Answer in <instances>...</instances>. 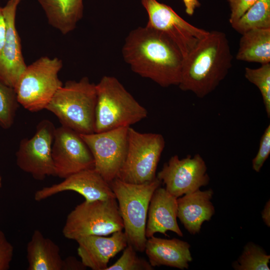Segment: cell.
I'll return each mask as SVG.
<instances>
[{"label":"cell","mask_w":270,"mask_h":270,"mask_svg":"<svg viewBox=\"0 0 270 270\" xmlns=\"http://www.w3.org/2000/svg\"><path fill=\"white\" fill-rule=\"evenodd\" d=\"M122 54L132 70L141 76L164 88L178 85L184 56L162 32L146 26L132 30L126 38Z\"/></svg>","instance_id":"obj_1"},{"label":"cell","mask_w":270,"mask_h":270,"mask_svg":"<svg viewBox=\"0 0 270 270\" xmlns=\"http://www.w3.org/2000/svg\"><path fill=\"white\" fill-rule=\"evenodd\" d=\"M232 58L226 34L209 32L184 58L179 88L204 98L225 78Z\"/></svg>","instance_id":"obj_2"},{"label":"cell","mask_w":270,"mask_h":270,"mask_svg":"<svg viewBox=\"0 0 270 270\" xmlns=\"http://www.w3.org/2000/svg\"><path fill=\"white\" fill-rule=\"evenodd\" d=\"M96 87L94 132L130 126L147 117L148 110L116 78L104 76Z\"/></svg>","instance_id":"obj_3"},{"label":"cell","mask_w":270,"mask_h":270,"mask_svg":"<svg viewBox=\"0 0 270 270\" xmlns=\"http://www.w3.org/2000/svg\"><path fill=\"white\" fill-rule=\"evenodd\" d=\"M96 102V84L88 77L68 80L54 94L46 110L53 113L62 126L80 134L94 132Z\"/></svg>","instance_id":"obj_4"},{"label":"cell","mask_w":270,"mask_h":270,"mask_svg":"<svg viewBox=\"0 0 270 270\" xmlns=\"http://www.w3.org/2000/svg\"><path fill=\"white\" fill-rule=\"evenodd\" d=\"M162 183L157 177L140 184L126 182L118 178L110 183L118 202L128 244L136 252L144 251L148 206L154 191Z\"/></svg>","instance_id":"obj_5"},{"label":"cell","mask_w":270,"mask_h":270,"mask_svg":"<svg viewBox=\"0 0 270 270\" xmlns=\"http://www.w3.org/2000/svg\"><path fill=\"white\" fill-rule=\"evenodd\" d=\"M62 66V60L47 56L27 66L14 88L20 104L31 112L45 109L63 86L58 76Z\"/></svg>","instance_id":"obj_6"},{"label":"cell","mask_w":270,"mask_h":270,"mask_svg":"<svg viewBox=\"0 0 270 270\" xmlns=\"http://www.w3.org/2000/svg\"><path fill=\"white\" fill-rule=\"evenodd\" d=\"M124 230L116 198L84 200L68 215L62 228L64 236L76 241L88 236H106Z\"/></svg>","instance_id":"obj_7"},{"label":"cell","mask_w":270,"mask_h":270,"mask_svg":"<svg viewBox=\"0 0 270 270\" xmlns=\"http://www.w3.org/2000/svg\"><path fill=\"white\" fill-rule=\"evenodd\" d=\"M164 147L162 134L142 133L129 126L126 157L117 178L136 184L153 180Z\"/></svg>","instance_id":"obj_8"},{"label":"cell","mask_w":270,"mask_h":270,"mask_svg":"<svg viewBox=\"0 0 270 270\" xmlns=\"http://www.w3.org/2000/svg\"><path fill=\"white\" fill-rule=\"evenodd\" d=\"M129 126L80 134L94 160V169L108 183L117 178L126 157Z\"/></svg>","instance_id":"obj_9"},{"label":"cell","mask_w":270,"mask_h":270,"mask_svg":"<svg viewBox=\"0 0 270 270\" xmlns=\"http://www.w3.org/2000/svg\"><path fill=\"white\" fill-rule=\"evenodd\" d=\"M56 128L48 120H41L34 134L21 140L16 152L18 168L34 178L42 180L55 176L52 150Z\"/></svg>","instance_id":"obj_10"},{"label":"cell","mask_w":270,"mask_h":270,"mask_svg":"<svg viewBox=\"0 0 270 270\" xmlns=\"http://www.w3.org/2000/svg\"><path fill=\"white\" fill-rule=\"evenodd\" d=\"M148 14L146 26L168 36L178 48L184 58L208 31L192 25L170 6L156 0H141Z\"/></svg>","instance_id":"obj_11"},{"label":"cell","mask_w":270,"mask_h":270,"mask_svg":"<svg viewBox=\"0 0 270 270\" xmlns=\"http://www.w3.org/2000/svg\"><path fill=\"white\" fill-rule=\"evenodd\" d=\"M206 172V164L200 154L181 159L174 155L164 164L156 177L168 192L178 198L208 184L210 178Z\"/></svg>","instance_id":"obj_12"},{"label":"cell","mask_w":270,"mask_h":270,"mask_svg":"<svg viewBox=\"0 0 270 270\" xmlns=\"http://www.w3.org/2000/svg\"><path fill=\"white\" fill-rule=\"evenodd\" d=\"M52 154L55 176L61 178L94 168L92 154L80 134L63 126L55 129Z\"/></svg>","instance_id":"obj_13"},{"label":"cell","mask_w":270,"mask_h":270,"mask_svg":"<svg viewBox=\"0 0 270 270\" xmlns=\"http://www.w3.org/2000/svg\"><path fill=\"white\" fill-rule=\"evenodd\" d=\"M22 0H8L2 7L6 32L0 53V81L14 88L26 67L16 24L17 8Z\"/></svg>","instance_id":"obj_14"},{"label":"cell","mask_w":270,"mask_h":270,"mask_svg":"<svg viewBox=\"0 0 270 270\" xmlns=\"http://www.w3.org/2000/svg\"><path fill=\"white\" fill-rule=\"evenodd\" d=\"M68 190L78 193L88 202L116 198L110 183L94 168L80 171L60 182L38 190L34 198L39 202Z\"/></svg>","instance_id":"obj_15"},{"label":"cell","mask_w":270,"mask_h":270,"mask_svg":"<svg viewBox=\"0 0 270 270\" xmlns=\"http://www.w3.org/2000/svg\"><path fill=\"white\" fill-rule=\"evenodd\" d=\"M78 254L84 265L92 270H106L110 260L128 246L124 232L118 231L109 237L88 236L76 241Z\"/></svg>","instance_id":"obj_16"},{"label":"cell","mask_w":270,"mask_h":270,"mask_svg":"<svg viewBox=\"0 0 270 270\" xmlns=\"http://www.w3.org/2000/svg\"><path fill=\"white\" fill-rule=\"evenodd\" d=\"M177 218V198L165 188L159 186L154 191L148 206L146 228V238L158 232L168 236L166 232L168 230L182 236Z\"/></svg>","instance_id":"obj_17"},{"label":"cell","mask_w":270,"mask_h":270,"mask_svg":"<svg viewBox=\"0 0 270 270\" xmlns=\"http://www.w3.org/2000/svg\"><path fill=\"white\" fill-rule=\"evenodd\" d=\"M214 192L200 189L177 198L178 218L192 234L200 232L204 222L209 221L215 212L211 202Z\"/></svg>","instance_id":"obj_18"},{"label":"cell","mask_w":270,"mask_h":270,"mask_svg":"<svg viewBox=\"0 0 270 270\" xmlns=\"http://www.w3.org/2000/svg\"><path fill=\"white\" fill-rule=\"evenodd\" d=\"M190 244L178 238L165 239L152 236L146 240L144 251L152 266H166L188 269L192 260Z\"/></svg>","instance_id":"obj_19"},{"label":"cell","mask_w":270,"mask_h":270,"mask_svg":"<svg viewBox=\"0 0 270 270\" xmlns=\"http://www.w3.org/2000/svg\"><path fill=\"white\" fill-rule=\"evenodd\" d=\"M26 258L28 270H62L59 246L38 230H34L28 243Z\"/></svg>","instance_id":"obj_20"},{"label":"cell","mask_w":270,"mask_h":270,"mask_svg":"<svg viewBox=\"0 0 270 270\" xmlns=\"http://www.w3.org/2000/svg\"><path fill=\"white\" fill-rule=\"evenodd\" d=\"M48 24L66 34L74 30L84 14L83 0H38Z\"/></svg>","instance_id":"obj_21"},{"label":"cell","mask_w":270,"mask_h":270,"mask_svg":"<svg viewBox=\"0 0 270 270\" xmlns=\"http://www.w3.org/2000/svg\"><path fill=\"white\" fill-rule=\"evenodd\" d=\"M236 55L238 60L270 63V28H256L242 34Z\"/></svg>","instance_id":"obj_22"},{"label":"cell","mask_w":270,"mask_h":270,"mask_svg":"<svg viewBox=\"0 0 270 270\" xmlns=\"http://www.w3.org/2000/svg\"><path fill=\"white\" fill-rule=\"evenodd\" d=\"M231 26L241 34L252 29L270 28V0H258Z\"/></svg>","instance_id":"obj_23"},{"label":"cell","mask_w":270,"mask_h":270,"mask_svg":"<svg viewBox=\"0 0 270 270\" xmlns=\"http://www.w3.org/2000/svg\"><path fill=\"white\" fill-rule=\"evenodd\" d=\"M270 256L259 246L248 242L237 261L232 264L236 270H270Z\"/></svg>","instance_id":"obj_24"},{"label":"cell","mask_w":270,"mask_h":270,"mask_svg":"<svg viewBox=\"0 0 270 270\" xmlns=\"http://www.w3.org/2000/svg\"><path fill=\"white\" fill-rule=\"evenodd\" d=\"M20 105L14 89L0 81V126L2 128L8 129L12 126Z\"/></svg>","instance_id":"obj_25"},{"label":"cell","mask_w":270,"mask_h":270,"mask_svg":"<svg viewBox=\"0 0 270 270\" xmlns=\"http://www.w3.org/2000/svg\"><path fill=\"white\" fill-rule=\"evenodd\" d=\"M244 76L259 90L262 98L265 110L270 117V63L261 64L257 68H246Z\"/></svg>","instance_id":"obj_26"},{"label":"cell","mask_w":270,"mask_h":270,"mask_svg":"<svg viewBox=\"0 0 270 270\" xmlns=\"http://www.w3.org/2000/svg\"><path fill=\"white\" fill-rule=\"evenodd\" d=\"M154 267L149 262L139 257L136 251L130 245L124 248L121 256L106 270H152Z\"/></svg>","instance_id":"obj_27"},{"label":"cell","mask_w":270,"mask_h":270,"mask_svg":"<svg viewBox=\"0 0 270 270\" xmlns=\"http://www.w3.org/2000/svg\"><path fill=\"white\" fill-rule=\"evenodd\" d=\"M270 154V124L265 129L260 142L258 152L252 160V169L259 172Z\"/></svg>","instance_id":"obj_28"},{"label":"cell","mask_w":270,"mask_h":270,"mask_svg":"<svg viewBox=\"0 0 270 270\" xmlns=\"http://www.w3.org/2000/svg\"><path fill=\"white\" fill-rule=\"evenodd\" d=\"M14 250L12 245L0 230V270H8L10 268L14 256Z\"/></svg>","instance_id":"obj_29"},{"label":"cell","mask_w":270,"mask_h":270,"mask_svg":"<svg viewBox=\"0 0 270 270\" xmlns=\"http://www.w3.org/2000/svg\"><path fill=\"white\" fill-rule=\"evenodd\" d=\"M258 0H228L230 8L229 22L230 24L236 22Z\"/></svg>","instance_id":"obj_30"},{"label":"cell","mask_w":270,"mask_h":270,"mask_svg":"<svg viewBox=\"0 0 270 270\" xmlns=\"http://www.w3.org/2000/svg\"><path fill=\"white\" fill-rule=\"evenodd\" d=\"M86 268L81 260H78L74 257L69 256L63 260L62 270H82Z\"/></svg>","instance_id":"obj_31"},{"label":"cell","mask_w":270,"mask_h":270,"mask_svg":"<svg viewBox=\"0 0 270 270\" xmlns=\"http://www.w3.org/2000/svg\"><path fill=\"white\" fill-rule=\"evenodd\" d=\"M6 25L2 7L0 6V53L5 39Z\"/></svg>","instance_id":"obj_32"},{"label":"cell","mask_w":270,"mask_h":270,"mask_svg":"<svg viewBox=\"0 0 270 270\" xmlns=\"http://www.w3.org/2000/svg\"><path fill=\"white\" fill-rule=\"evenodd\" d=\"M186 8V12L189 16H192L196 8L200 6L198 0H182Z\"/></svg>","instance_id":"obj_33"},{"label":"cell","mask_w":270,"mask_h":270,"mask_svg":"<svg viewBox=\"0 0 270 270\" xmlns=\"http://www.w3.org/2000/svg\"><path fill=\"white\" fill-rule=\"evenodd\" d=\"M270 200L266 203L264 208L262 212V218L264 223L268 226H270Z\"/></svg>","instance_id":"obj_34"},{"label":"cell","mask_w":270,"mask_h":270,"mask_svg":"<svg viewBox=\"0 0 270 270\" xmlns=\"http://www.w3.org/2000/svg\"><path fill=\"white\" fill-rule=\"evenodd\" d=\"M2 186V176L0 172V190Z\"/></svg>","instance_id":"obj_35"}]
</instances>
